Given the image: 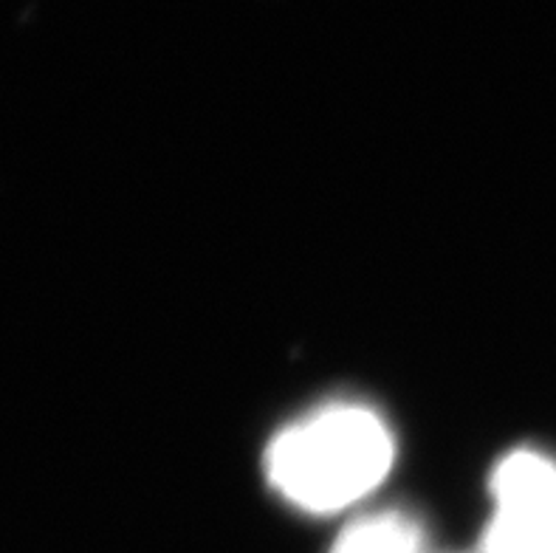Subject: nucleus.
<instances>
[{
  "label": "nucleus",
  "instance_id": "nucleus-1",
  "mask_svg": "<svg viewBox=\"0 0 556 553\" xmlns=\"http://www.w3.org/2000/svg\"><path fill=\"white\" fill-rule=\"evenodd\" d=\"M393 461L388 420L356 401H331L282 427L266 447L263 469L289 505L333 514L379 489Z\"/></svg>",
  "mask_w": 556,
  "mask_h": 553
},
{
  "label": "nucleus",
  "instance_id": "nucleus-2",
  "mask_svg": "<svg viewBox=\"0 0 556 553\" xmlns=\"http://www.w3.org/2000/svg\"><path fill=\"white\" fill-rule=\"evenodd\" d=\"M494 512L478 553H556V461L515 449L489 477Z\"/></svg>",
  "mask_w": 556,
  "mask_h": 553
},
{
  "label": "nucleus",
  "instance_id": "nucleus-3",
  "mask_svg": "<svg viewBox=\"0 0 556 553\" xmlns=\"http://www.w3.org/2000/svg\"><path fill=\"white\" fill-rule=\"evenodd\" d=\"M328 553H427V528L407 508H379L345 526Z\"/></svg>",
  "mask_w": 556,
  "mask_h": 553
},
{
  "label": "nucleus",
  "instance_id": "nucleus-4",
  "mask_svg": "<svg viewBox=\"0 0 556 553\" xmlns=\"http://www.w3.org/2000/svg\"><path fill=\"white\" fill-rule=\"evenodd\" d=\"M450 553H478V551H450Z\"/></svg>",
  "mask_w": 556,
  "mask_h": 553
}]
</instances>
